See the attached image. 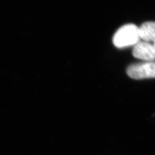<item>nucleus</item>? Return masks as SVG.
I'll return each instance as SVG.
<instances>
[{
  "instance_id": "obj_1",
  "label": "nucleus",
  "mask_w": 155,
  "mask_h": 155,
  "mask_svg": "<svg viewBox=\"0 0 155 155\" xmlns=\"http://www.w3.org/2000/svg\"><path fill=\"white\" fill-rule=\"evenodd\" d=\"M140 41L139 27L133 24H127L119 28L113 38V44L118 48L134 46Z\"/></svg>"
},
{
  "instance_id": "obj_5",
  "label": "nucleus",
  "mask_w": 155,
  "mask_h": 155,
  "mask_svg": "<svg viewBox=\"0 0 155 155\" xmlns=\"http://www.w3.org/2000/svg\"><path fill=\"white\" fill-rule=\"evenodd\" d=\"M152 45H153L154 46V47H155V40L153 41V44H152Z\"/></svg>"
},
{
  "instance_id": "obj_4",
  "label": "nucleus",
  "mask_w": 155,
  "mask_h": 155,
  "mask_svg": "<svg viewBox=\"0 0 155 155\" xmlns=\"http://www.w3.org/2000/svg\"><path fill=\"white\" fill-rule=\"evenodd\" d=\"M140 40L150 43L155 40V21H147L139 27Z\"/></svg>"
},
{
  "instance_id": "obj_3",
  "label": "nucleus",
  "mask_w": 155,
  "mask_h": 155,
  "mask_svg": "<svg viewBox=\"0 0 155 155\" xmlns=\"http://www.w3.org/2000/svg\"><path fill=\"white\" fill-rule=\"evenodd\" d=\"M133 55L145 61H155V47L150 43L140 41L134 46Z\"/></svg>"
},
{
  "instance_id": "obj_2",
  "label": "nucleus",
  "mask_w": 155,
  "mask_h": 155,
  "mask_svg": "<svg viewBox=\"0 0 155 155\" xmlns=\"http://www.w3.org/2000/svg\"><path fill=\"white\" fill-rule=\"evenodd\" d=\"M128 76L134 79L155 78V61H144L134 64L127 69Z\"/></svg>"
}]
</instances>
